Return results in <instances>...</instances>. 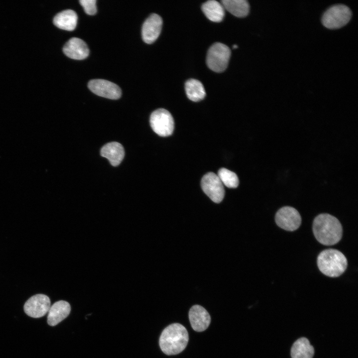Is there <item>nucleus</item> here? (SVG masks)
Instances as JSON below:
<instances>
[{"instance_id": "1", "label": "nucleus", "mask_w": 358, "mask_h": 358, "mask_svg": "<svg viewBox=\"0 0 358 358\" xmlns=\"http://www.w3.org/2000/svg\"><path fill=\"white\" fill-rule=\"evenodd\" d=\"M313 232L319 243L331 246L337 244L341 239L343 229L337 218L329 214L323 213L315 218Z\"/></svg>"}, {"instance_id": "2", "label": "nucleus", "mask_w": 358, "mask_h": 358, "mask_svg": "<svg viewBox=\"0 0 358 358\" xmlns=\"http://www.w3.org/2000/svg\"><path fill=\"white\" fill-rule=\"evenodd\" d=\"M188 341V334L186 328L180 324L173 323L162 331L159 345L164 353L174 355L184 350Z\"/></svg>"}, {"instance_id": "3", "label": "nucleus", "mask_w": 358, "mask_h": 358, "mask_svg": "<svg viewBox=\"0 0 358 358\" xmlns=\"http://www.w3.org/2000/svg\"><path fill=\"white\" fill-rule=\"evenodd\" d=\"M347 260L340 251L329 249L322 251L317 258L319 270L325 275L336 277L341 275L346 269Z\"/></svg>"}, {"instance_id": "4", "label": "nucleus", "mask_w": 358, "mask_h": 358, "mask_svg": "<svg viewBox=\"0 0 358 358\" xmlns=\"http://www.w3.org/2000/svg\"><path fill=\"white\" fill-rule=\"evenodd\" d=\"M352 12L350 8L343 4H335L323 13L321 22L330 29H337L346 25L350 20Z\"/></svg>"}, {"instance_id": "5", "label": "nucleus", "mask_w": 358, "mask_h": 358, "mask_svg": "<svg viewBox=\"0 0 358 358\" xmlns=\"http://www.w3.org/2000/svg\"><path fill=\"white\" fill-rule=\"evenodd\" d=\"M230 55V50L227 45L221 43H215L208 50L207 66L214 72H222L227 67Z\"/></svg>"}, {"instance_id": "6", "label": "nucleus", "mask_w": 358, "mask_h": 358, "mask_svg": "<svg viewBox=\"0 0 358 358\" xmlns=\"http://www.w3.org/2000/svg\"><path fill=\"white\" fill-rule=\"evenodd\" d=\"M150 123L153 130L161 136L171 135L174 129V121L171 114L166 109H158L150 116Z\"/></svg>"}, {"instance_id": "7", "label": "nucleus", "mask_w": 358, "mask_h": 358, "mask_svg": "<svg viewBox=\"0 0 358 358\" xmlns=\"http://www.w3.org/2000/svg\"><path fill=\"white\" fill-rule=\"evenodd\" d=\"M275 220L280 228L289 231L297 229L301 223V217L298 211L291 206L280 208L276 213Z\"/></svg>"}, {"instance_id": "8", "label": "nucleus", "mask_w": 358, "mask_h": 358, "mask_svg": "<svg viewBox=\"0 0 358 358\" xmlns=\"http://www.w3.org/2000/svg\"><path fill=\"white\" fill-rule=\"evenodd\" d=\"M204 192L214 202L219 203L225 194L224 186L218 176L210 172L205 174L201 181Z\"/></svg>"}, {"instance_id": "9", "label": "nucleus", "mask_w": 358, "mask_h": 358, "mask_svg": "<svg viewBox=\"0 0 358 358\" xmlns=\"http://www.w3.org/2000/svg\"><path fill=\"white\" fill-rule=\"evenodd\" d=\"M50 304V300L47 295L38 294L32 296L26 301L24 305V310L30 317L40 318L48 312Z\"/></svg>"}, {"instance_id": "10", "label": "nucleus", "mask_w": 358, "mask_h": 358, "mask_svg": "<svg viewBox=\"0 0 358 358\" xmlns=\"http://www.w3.org/2000/svg\"><path fill=\"white\" fill-rule=\"evenodd\" d=\"M88 87L95 94L109 99H117L121 95L120 88L115 84L105 80H90Z\"/></svg>"}, {"instance_id": "11", "label": "nucleus", "mask_w": 358, "mask_h": 358, "mask_svg": "<svg viewBox=\"0 0 358 358\" xmlns=\"http://www.w3.org/2000/svg\"><path fill=\"white\" fill-rule=\"evenodd\" d=\"M162 25L163 20L160 15L156 13L150 15L143 24V40L147 44H151L155 41L161 33Z\"/></svg>"}, {"instance_id": "12", "label": "nucleus", "mask_w": 358, "mask_h": 358, "mask_svg": "<svg viewBox=\"0 0 358 358\" xmlns=\"http://www.w3.org/2000/svg\"><path fill=\"white\" fill-rule=\"evenodd\" d=\"M188 316L191 326L195 331H203L210 325L211 318L209 314L204 308L200 305L192 306L189 311Z\"/></svg>"}, {"instance_id": "13", "label": "nucleus", "mask_w": 358, "mask_h": 358, "mask_svg": "<svg viewBox=\"0 0 358 358\" xmlns=\"http://www.w3.org/2000/svg\"><path fill=\"white\" fill-rule=\"evenodd\" d=\"M64 53L68 57L75 60H83L89 54L87 44L81 39L73 37L70 39L63 48Z\"/></svg>"}, {"instance_id": "14", "label": "nucleus", "mask_w": 358, "mask_h": 358, "mask_svg": "<svg viewBox=\"0 0 358 358\" xmlns=\"http://www.w3.org/2000/svg\"><path fill=\"white\" fill-rule=\"evenodd\" d=\"M70 304L64 300L54 303L48 311L47 323L51 326H54L65 319L70 314Z\"/></svg>"}, {"instance_id": "15", "label": "nucleus", "mask_w": 358, "mask_h": 358, "mask_svg": "<svg viewBox=\"0 0 358 358\" xmlns=\"http://www.w3.org/2000/svg\"><path fill=\"white\" fill-rule=\"evenodd\" d=\"M100 155L108 160L113 166L119 165L124 157V150L122 145L116 142L108 143L100 150Z\"/></svg>"}, {"instance_id": "16", "label": "nucleus", "mask_w": 358, "mask_h": 358, "mask_svg": "<svg viewBox=\"0 0 358 358\" xmlns=\"http://www.w3.org/2000/svg\"><path fill=\"white\" fill-rule=\"evenodd\" d=\"M78 16L76 12L67 9L57 13L53 18L54 24L60 29L72 31L76 27Z\"/></svg>"}, {"instance_id": "17", "label": "nucleus", "mask_w": 358, "mask_h": 358, "mask_svg": "<svg viewBox=\"0 0 358 358\" xmlns=\"http://www.w3.org/2000/svg\"><path fill=\"white\" fill-rule=\"evenodd\" d=\"M314 349L306 338H300L292 345L291 349L292 358H312Z\"/></svg>"}, {"instance_id": "18", "label": "nucleus", "mask_w": 358, "mask_h": 358, "mask_svg": "<svg viewBox=\"0 0 358 358\" xmlns=\"http://www.w3.org/2000/svg\"><path fill=\"white\" fill-rule=\"evenodd\" d=\"M201 9L206 17L213 22L221 21L225 15L222 4L214 0H208L203 3Z\"/></svg>"}, {"instance_id": "19", "label": "nucleus", "mask_w": 358, "mask_h": 358, "mask_svg": "<svg viewBox=\"0 0 358 358\" xmlns=\"http://www.w3.org/2000/svg\"><path fill=\"white\" fill-rule=\"evenodd\" d=\"M224 8L238 17H244L250 11V5L246 0H223L221 1Z\"/></svg>"}, {"instance_id": "20", "label": "nucleus", "mask_w": 358, "mask_h": 358, "mask_svg": "<svg viewBox=\"0 0 358 358\" xmlns=\"http://www.w3.org/2000/svg\"><path fill=\"white\" fill-rule=\"evenodd\" d=\"M185 90L187 97L195 102L203 99L206 93L202 83L196 79H189L185 84Z\"/></svg>"}, {"instance_id": "21", "label": "nucleus", "mask_w": 358, "mask_h": 358, "mask_svg": "<svg viewBox=\"0 0 358 358\" xmlns=\"http://www.w3.org/2000/svg\"><path fill=\"white\" fill-rule=\"evenodd\" d=\"M217 175L223 184L229 188H236L239 185V181L237 175L227 169H220Z\"/></svg>"}, {"instance_id": "22", "label": "nucleus", "mask_w": 358, "mask_h": 358, "mask_svg": "<svg viewBox=\"0 0 358 358\" xmlns=\"http://www.w3.org/2000/svg\"><path fill=\"white\" fill-rule=\"evenodd\" d=\"M96 0H80L79 2L86 13L89 15H94L96 13Z\"/></svg>"}, {"instance_id": "23", "label": "nucleus", "mask_w": 358, "mask_h": 358, "mask_svg": "<svg viewBox=\"0 0 358 358\" xmlns=\"http://www.w3.org/2000/svg\"><path fill=\"white\" fill-rule=\"evenodd\" d=\"M238 48V46H237V45H235H235H234L233 46V49H236V48Z\"/></svg>"}]
</instances>
